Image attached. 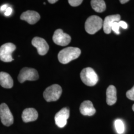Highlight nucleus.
Here are the masks:
<instances>
[{
    "label": "nucleus",
    "mask_w": 134,
    "mask_h": 134,
    "mask_svg": "<svg viewBox=\"0 0 134 134\" xmlns=\"http://www.w3.org/2000/svg\"><path fill=\"white\" fill-rule=\"evenodd\" d=\"M81 53L80 49L77 47H69L61 50L58 55L59 62L66 64L79 57Z\"/></svg>",
    "instance_id": "f257e3e1"
},
{
    "label": "nucleus",
    "mask_w": 134,
    "mask_h": 134,
    "mask_svg": "<svg viewBox=\"0 0 134 134\" xmlns=\"http://www.w3.org/2000/svg\"><path fill=\"white\" fill-rule=\"evenodd\" d=\"M103 23V20L99 16L91 15L86 19L85 29L88 34H94L102 28Z\"/></svg>",
    "instance_id": "f03ea898"
},
{
    "label": "nucleus",
    "mask_w": 134,
    "mask_h": 134,
    "mask_svg": "<svg viewBox=\"0 0 134 134\" xmlns=\"http://www.w3.org/2000/svg\"><path fill=\"white\" fill-rule=\"evenodd\" d=\"M80 77L82 81L87 86H94L98 81L97 75L90 67L83 69L80 74Z\"/></svg>",
    "instance_id": "7ed1b4c3"
},
{
    "label": "nucleus",
    "mask_w": 134,
    "mask_h": 134,
    "mask_svg": "<svg viewBox=\"0 0 134 134\" xmlns=\"http://www.w3.org/2000/svg\"><path fill=\"white\" fill-rule=\"evenodd\" d=\"M62 93V87L55 84L48 87L43 92L44 99L47 102L58 100Z\"/></svg>",
    "instance_id": "20e7f679"
},
{
    "label": "nucleus",
    "mask_w": 134,
    "mask_h": 134,
    "mask_svg": "<svg viewBox=\"0 0 134 134\" xmlns=\"http://www.w3.org/2000/svg\"><path fill=\"white\" fill-rule=\"evenodd\" d=\"M16 49L13 43H7L0 47V60L4 62H10L14 60L12 53Z\"/></svg>",
    "instance_id": "39448f33"
},
{
    "label": "nucleus",
    "mask_w": 134,
    "mask_h": 134,
    "mask_svg": "<svg viewBox=\"0 0 134 134\" xmlns=\"http://www.w3.org/2000/svg\"><path fill=\"white\" fill-rule=\"evenodd\" d=\"M39 78L37 71L33 68H24L21 69L18 76V80L20 83L25 81H36Z\"/></svg>",
    "instance_id": "423d86ee"
},
{
    "label": "nucleus",
    "mask_w": 134,
    "mask_h": 134,
    "mask_svg": "<svg viewBox=\"0 0 134 134\" xmlns=\"http://www.w3.org/2000/svg\"><path fill=\"white\" fill-rule=\"evenodd\" d=\"M0 118L3 124L10 126L14 123V117L8 105L5 103L0 105Z\"/></svg>",
    "instance_id": "0eeeda50"
},
{
    "label": "nucleus",
    "mask_w": 134,
    "mask_h": 134,
    "mask_svg": "<svg viewBox=\"0 0 134 134\" xmlns=\"http://www.w3.org/2000/svg\"><path fill=\"white\" fill-rule=\"evenodd\" d=\"M53 40L58 45L65 46L70 43L71 37L69 34L64 33L61 29H58L53 34Z\"/></svg>",
    "instance_id": "6e6552de"
},
{
    "label": "nucleus",
    "mask_w": 134,
    "mask_h": 134,
    "mask_svg": "<svg viewBox=\"0 0 134 134\" xmlns=\"http://www.w3.org/2000/svg\"><path fill=\"white\" fill-rule=\"evenodd\" d=\"M70 116V110L67 108H63L56 113L55 116V123L60 128L64 127L67 124V120Z\"/></svg>",
    "instance_id": "1a4fd4ad"
},
{
    "label": "nucleus",
    "mask_w": 134,
    "mask_h": 134,
    "mask_svg": "<svg viewBox=\"0 0 134 134\" xmlns=\"http://www.w3.org/2000/svg\"><path fill=\"white\" fill-rule=\"evenodd\" d=\"M31 43L34 47L36 48L40 55H45L48 52L49 45L45 39L41 37H35L32 39Z\"/></svg>",
    "instance_id": "9d476101"
},
{
    "label": "nucleus",
    "mask_w": 134,
    "mask_h": 134,
    "mask_svg": "<svg viewBox=\"0 0 134 134\" xmlns=\"http://www.w3.org/2000/svg\"><path fill=\"white\" fill-rule=\"evenodd\" d=\"M121 16L119 14L110 15L106 16L103 23V31L106 34H110L112 31V26L115 22L120 21Z\"/></svg>",
    "instance_id": "9b49d317"
},
{
    "label": "nucleus",
    "mask_w": 134,
    "mask_h": 134,
    "mask_svg": "<svg viewBox=\"0 0 134 134\" xmlns=\"http://www.w3.org/2000/svg\"><path fill=\"white\" fill-rule=\"evenodd\" d=\"M40 19L38 13L34 10H27L20 15V19L27 21L30 24H36Z\"/></svg>",
    "instance_id": "f8f14e48"
},
{
    "label": "nucleus",
    "mask_w": 134,
    "mask_h": 134,
    "mask_svg": "<svg viewBox=\"0 0 134 134\" xmlns=\"http://www.w3.org/2000/svg\"><path fill=\"white\" fill-rule=\"evenodd\" d=\"M80 110L81 114L85 116H91L94 115L96 110L91 101H84L80 106Z\"/></svg>",
    "instance_id": "ddd939ff"
},
{
    "label": "nucleus",
    "mask_w": 134,
    "mask_h": 134,
    "mask_svg": "<svg viewBox=\"0 0 134 134\" xmlns=\"http://www.w3.org/2000/svg\"><path fill=\"white\" fill-rule=\"evenodd\" d=\"M38 117L37 111L33 108H26L23 112L22 119L25 123L34 121L37 119Z\"/></svg>",
    "instance_id": "4468645a"
},
{
    "label": "nucleus",
    "mask_w": 134,
    "mask_h": 134,
    "mask_svg": "<svg viewBox=\"0 0 134 134\" xmlns=\"http://www.w3.org/2000/svg\"><path fill=\"white\" fill-rule=\"evenodd\" d=\"M117 101V91L115 86L110 85L106 90V102L108 105H113Z\"/></svg>",
    "instance_id": "2eb2a0df"
},
{
    "label": "nucleus",
    "mask_w": 134,
    "mask_h": 134,
    "mask_svg": "<svg viewBox=\"0 0 134 134\" xmlns=\"http://www.w3.org/2000/svg\"><path fill=\"white\" fill-rule=\"evenodd\" d=\"M0 85L5 88H10L13 86V80L8 73L0 72Z\"/></svg>",
    "instance_id": "dca6fc26"
},
{
    "label": "nucleus",
    "mask_w": 134,
    "mask_h": 134,
    "mask_svg": "<svg viewBox=\"0 0 134 134\" xmlns=\"http://www.w3.org/2000/svg\"><path fill=\"white\" fill-rule=\"evenodd\" d=\"M92 8L97 13H102L106 10V4L103 0L91 1Z\"/></svg>",
    "instance_id": "f3484780"
},
{
    "label": "nucleus",
    "mask_w": 134,
    "mask_h": 134,
    "mask_svg": "<svg viewBox=\"0 0 134 134\" xmlns=\"http://www.w3.org/2000/svg\"><path fill=\"white\" fill-rule=\"evenodd\" d=\"M116 132L118 134H123L125 131V126L123 122L120 119H117L114 123Z\"/></svg>",
    "instance_id": "a211bd4d"
},
{
    "label": "nucleus",
    "mask_w": 134,
    "mask_h": 134,
    "mask_svg": "<svg viewBox=\"0 0 134 134\" xmlns=\"http://www.w3.org/2000/svg\"><path fill=\"white\" fill-rule=\"evenodd\" d=\"M120 27V24L119 22H115L113 24H112L111 29L113 30L115 34H119L120 31H119V28Z\"/></svg>",
    "instance_id": "6ab92c4d"
},
{
    "label": "nucleus",
    "mask_w": 134,
    "mask_h": 134,
    "mask_svg": "<svg viewBox=\"0 0 134 134\" xmlns=\"http://www.w3.org/2000/svg\"><path fill=\"white\" fill-rule=\"evenodd\" d=\"M126 96L128 99L134 101V86L131 90L127 91Z\"/></svg>",
    "instance_id": "aec40b11"
},
{
    "label": "nucleus",
    "mask_w": 134,
    "mask_h": 134,
    "mask_svg": "<svg viewBox=\"0 0 134 134\" xmlns=\"http://www.w3.org/2000/svg\"><path fill=\"white\" fill-rule=\"evenodd\" d=\"M83 1L82 0H69V4L72 7H77L81 5Z\"/></svg>",
    "instance_id": "412c9836"
},
{
    "label": "nucleus",
    "mask_w": 134,
    "mask_h": 134,
    "mask_svg": "<svg viewBox=\"0 0 134 134\" xmlns=\"http://www.w3.org/2000/svg\"><path fill=\"white\" fill-rule=\"evenodd\" d=\"M119 23L120 24V27L124 29H127L128 28V24L124 21L120 20L119 21Z\"/></svg>",
    "instance_id": "4be33fe9"
},
{
    "label": "nucleus",
    "mask_w": 134,
    "mask_h": 134,
    "mask_svg": "<svg viewBox=\"0 0 134 134\" xmlns=\"http://www.w3.org/2000/svg\"><path fill=\"white\" fill-rule=\"evenodd\" d=\"M12 11H13L12 9L10 7H8V8H7V9L5 10V15H6V16L10 15L12 13Z\"/></svg>",
    "instance_id": "5701e85b"
},
{
    "label": "nucleus",
    "mask_w": 134,
    "mask_h": 134,
    "mask_svg": "<svg viewBox=\"0 0 134 134\" xmlns=\"http://www.w3.org/2000/svg\"><path fill=\"white\" fill-rule=\"evenodd\" d=\"M8 8V7L7 5H2V6L1 7V8H0V10H1V12H4V11H5V10L7 9Z\"/></svg>",
    "instance_id": "b1692460"
},
{
    "label": "nucleus",
    "mask_w": 134,
    "mask_h": 134,
    "mask_svg": "<svg viewBox=\"0 0 134 134\" xmlns=\"http://www.w3.org/2000/svg\"><path fill=\"white\" fill-rule=\"evenodd\" d=\"M129 1V0H121L120 1V3L122 4H124L125 3H127Z\"/></svg>",
    "instance_id": "393cba45"
},
{
    "label": "nucleus",
    "mask_w": 134,
    "mask_h": 134,
    "mask_svg": "<svg viewBox=\"0 0 134 134\" xmlns=\"http://www.w3.org/2000/svg\"><path fill=\"white\" fill-rule=\"evenodd\" d=\"M58 2L57 0H48V2L50 4H54Z\"/></svg>",
    "instance_id": "a878e982"
},
{
    "label": "nucleus",
    "mask_w": 134,
    "mask_h": 134,
    "mask_svg": "<svg viewBox=\"0 0 134 134\" xmlns=\"http://www.w3.org/2000/svg\"><path fill=\"white\" fill-rule=\"evenodd\" d=\"M132 109H133V110L134 111V104L133 105V106H132Z\"/></svg>",
    "instance_id": "bb28decb"
}]
</instances>
